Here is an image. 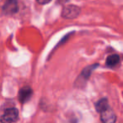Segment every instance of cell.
<instances>
[{
  "label": "cell",
  "instance_id": "cell-3",
  "mask_svg": "<svg viewBox=\"0 0 123 123\" xmlns=\"http://www.w3.org/2000/svg\"><path fill=\"white\" fill-rule=\"evenodd\" d=\"M100 120L103 123H116V116L110 106L100 112Z\"/></svg>",
  "mask_w": 123,
  "mask_h": 123
},
{
  "label": "cell",
  "instance_id": "cell-5",
  "mask_svg": "<svg viewBox=\"0 0 123 123\" xmlns=\"http://www.w3.org/2000/svg\"><path fill=\"white\" fill-rule=\"evenodd\" d=\"M18 9H19L18 3L14 0L7 1L3 7V10H4L5 14H14L17 12Z\"/></svg>",
  "mask_w": 123,
  "mask_h": 123
},
{
  "label": "cell",
  "instance_id": "cell-9",
  "mask_svg": "<svg viewBox=\"0 0 123 123\" xmlns=\"http://www.w3.org/2000/svg\"><path fill=\"white\" fill-rule=\"evenodd\" d=\"M50 2H51L50 0H37V3L40 4H46Z\"/></svg>",
  "mask_w": 123,
  "mask_h": 123
},
{
  "label": "cell",
  "instance_id": "cell-7",
  "mask_svg": "<svg viewBox=\"0 0 123 123\" xmlns=\"http://www.w3.org/2000/svg\"><path fill=\"white\" fill-rule=\"evenodd\" d=\"M97 66H98V64H95V65L89 66V67H87L86 68H84V70H83V72L81 73V75H80L81 79H82L84 82H86V80H87L89 78V76H90V74L92 73V71L94 70V68H96Z\"/></svg>",
  "mask_w": 123,
  "mask_h": 123
},
{
  "label": "cell",
  "instance_id": "cell-1",
  "mask_svg": "<svg viewBox=\"0 0 123 123\" xmlns=\"http://www.w3.org/2000/svg\"><path fill=\"white\" fill-rule=\"evenodd\" d=\"M19 118V111L16 108H9L0 117L1 123H14Z\"/></svg>",
  "mask_w": 123,
  "mask_h": 123
},
{
  "label": "cell",
  "instance_id": "cell-2",
  "mask_svg": "<svg viewBox=\"0 0 123 123\" xmlns=\"http://www.w3.org/2000/svg\"><path fill=\"white\" fill-rule=\"evenodd\" d=\"M80 8L79 6L74 5V4H69L62 9V17L64 19H75L80 14Z\"/></svg>",
  "mask_w": 123,
  "mask_h": 123
},
{
  "label": "cell",
  "instance_id": "cell-4",
  "mask_svg": "<svg viewBox=\"0 0 123 123\" xmlns=\"http://www.w3.org/2000/svg\"><path fill=\"white\" fill-rule=\"evenodd\" d=\"M33 94V90L30 87H24L20 89L19 92V100L21 104H25V103L28 102L30 100Z\"/></svg>",
  "mask_w": 123,
  "mask_h": 123
},
{
  "label": "cell",
  "instance_id": "cell-8",
  "mask_svg": "<svg viewBox=\"0 0 123 123\" xmlns=\"http://www.w3.org/2000/svg\"><path fill=\"white\" fill-rule=\"evenodd\" d=\"M109 107V105H108V101L106 99H101L98 101L95 104V108L97 110L98 112H102L103 111H105V109Z\"/></svg>",
  "mask_w": 123,
  "mask_h": 123
},
{
  "label": "cell",
  "instance_id": "cell-6",
  "mask_svg": "<svg viewBox=\"0 0 123 123\" xmlns=\"http://www.w3.org/2000/svg\"><path fill=\"white\" fill-rule=\"evenodd\" d=\"M120 62V56L117 54H113L106 58V66L110 68H114Z\"/></svg>",
  "mask_w": 123,
  "mask_h": 123
}]
</instances>
